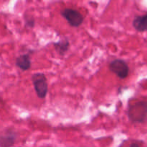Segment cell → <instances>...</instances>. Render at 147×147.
Returning a JSON list of instances; mask_svg holds the SVG:
<instances>
[{"label": "cell", "instance_id": "obj_8", "mask_svg": "<svg viewBox=\"0 0 147 147\" xmlns=\"http://www.w3.org/2000/svg\"><path fill=\"white\" fill-rule=\"evenodd\" d=\"M53 45L55 51L62 56L65 55V54L68 51L70 45V41L67 37L62 39L55 42H53Z\"/></svg>", "mask_w": 147, "mask_h": 147}, {"label": "cell", "instance_id": "obj_10", "mask_svg": "<svg viewBox=\"0 0 147 147\" xmlns=\"http://www.w3.org/2000/svg\"><path fill=\"white\" fill-rule=\"evenodd\" d=\"M131 146H139V144H138L136 143H134V144H131L130 145Z\"/></svg>", "mask_w": 147, "mask_h": 147}, {"label": "cell", "instance_id": "obj_3", "mask_svg": "<svg viewBox=\"0 0 147 147\" xmlns=\"http://www.w3.org/2000/svg\"><path fill=\"white\" fill-rule=\"evenodd\" d=\"M60 14L69 24L70 27H78L83 24L84 17L76 9L71 8H65L60 11Z\"/></svg>", "mask_w": 147, "mask_h": 147}, {"label": "cell", "instance_id": "obj_7", "mask_svg": "<svg viewBox=\"0 0 147 147\" xmlns=\"http://www.w3.org/2000/svg\"><path fill=\"white\" fill-rule=\"evenodd\" d=\"M15 64L17 67H18L23 71L30 70L32 65L30 55L29 53H25V54L18 56L16 59Z\"/></svg>", "mask_w": 147, "mask_h": 147}, {"label": "cell", "instance_id": "obj_6", "mask_svg": "<svg viewBox=\"0 0 147 147\" xmlns=\"http://www.w3.org/2000/svg\"><path fill=\"white\" fill-rule=\"evenodd\" d=\"M132 26L139 32L147 31V13L144 15L136 16L133 20Z\"/></svg>", "mask_w": 147, "mask_h": 147}, {"label": "cell", "instance_id": "obj_2", "mask_svg": "<svg viewBox=\"0 0 147 147\" xmlns=\"http://www.w3.org/2000/svg\"><path fill=\"white\" fill-rule=\"evenodd\" d=\"M31 79L37 97L40 99L45 98L48 92V84L45 75L43 73H34Z\"/></svg>", "mask_w": 147, "mask_h": 147}, {"label": "cell", "instance_id": "obj_9", "mask_svg": "<svg viewBox=\"0 0 147 147\" xmlns=\"http://www.w3.org/2000/svg\"><path fill=\"white\" fill-rule=\"evenodd\" d=\"M24 20H25V24L29 28H33L35 25V20L32 17H24Z\"/></svg>", "mask_w": 147, "mask_h": 147}, {"label": "cell", "instance_id": "obj_1", "mask_svg": "<svg viewBox=\"0 0 147 147\" xmlns=\"http://www.w3.org/2000/svg\"><path fill=\"white\" fill-rule=\"evenodd\" d=\"M127 116L133 123H142L147 121V101L139 100L129 104Z\"/></svg>", "mask_w": 147, "mask_h": 147}, {"label": "cell", "instance_id": "obj_5", "mask_svg": "<svg viewBox=\"0 0 147 147\" xmlns=\"http://www.w3.org/2000/svg\"><path fill=\"white\" fill-rule=\"evenodd\" d=\"M17 133L13 130H6L0 134V146H12L17 139Z\"/></svg>", "mask_w": 147, "mask_h": 147}, {"label": "cell", "instance_id": "obj_4", "mask_svg": "<svg viewBox=\"0 0 147 147\" xmlns=\"http://www.w3.org/2000/svg\"><path fill=\"white\" fill-rule=\"evenodd\" d=\"M109 69L120 79L126 78L129 74V67L127 63L122 59H115L109 65Z\"/></svg>", "mask_w": 147, "mask_h": 147}]
</instances>
